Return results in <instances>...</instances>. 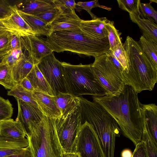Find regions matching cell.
I'll return each mask as SVG.
<instances>
[{
  "label": "cell",
  "instance_id": "cell-11",
  "mask_svg": "<svg viewBox=\"0 0 157 157\" xmlns=\"http://www.w3.org/2000/svg\"><path fill=\"white\" fill-rule=\"evenodd\" d=\"M21 40L22 49L27 52L28 56L35 65L42 58L53 52L46 39L29 35L21 36Z\"/></svg>",
  "mask_w": 157,
  "mask_h": 157
},
{
  "label": "cell",
  "instance_id": "cell-6",
  "mask_svg": "<svg viewBox=\"0 0 157 157\" xmlns=\"http://www.w3.org/2000/svg\"><path fill=\"white\" fill-rule=\"evenodd\" d=\"M27 138L34 157H62L64 153L58 139L53 119L44 116Z\"/></svg>",
  "mask_w": 157,
  "mask_h": 157
},
{
  "label": "cell",
  "instance_id": "cell-41",
  "mask_svg": "<svg viewBox=\"0 0 157 157\" xmlns=\"http://www.w3.org/2000/svg\"><path fill=\"white\" fill-rule=\"evenodd\" d=\"M21 36L18 34L13 32L10 34V48L11 50L21 48Z\"/></svg>",
  "mask_w": 157,
  "mask_h": 157
},
{
  "label": "cell",
  "instance_id": "cell-38",
  "mask_svg": "<svg viewBox=\"0 0 157 157\" xmlns=\"http://www.w3.org/2000/svg\"><path fill=\"white\" fill-rule=\"evenodd\" d=\"M13 112L12 105L9 100L0 97V122L11 118Z\"/></svg>",
  "mask_w": 157,
  "mask_h": 157
},
{
  "label": "cell",
  "instance_id": "cell-2",
  "mask_svg": "<svg viewBox=\"0 0 157 157\" xmlns=\"http://www.w3.org/2000/svg\"><path fill=\"white\" fill-rule=\"evenodd\" d=\"M128 61L127 73H122L124 83L138 94L153 90L157 82V69L143 52L138 42L128 36L123 44Z\"/></svg>",
  "mask_w": 157,
  "mask_h": 157
},
{
  "label": "cell",
  "instance_id": "cell-23",
  "mask_svg": "<svg viewBox=\"0 0 157 157\" xmlns=\"http://www.w3.org/2000/svg\"><path fill=\"white\" fill-rule=\"evenodd\" d=\"M35 65L25 54L11 68L13 78L17 84L26 77Z\"/></svg>",
  "mask_w": 157,
  "mask_h": 157
},
{
  "label": "cell",
  "instance_id": "cell-26",
  "mask_svg": "<svg viewBox=\"0 0 157 157\" xmlns=\"http://www.w3.org/2000/svg\"><path fill=\"white\" fill-rule=\"evenodd\" d=\"M7 95L13 96L16 98L38 108V105L33 97L32 92L25 90L19 84L8 91Z\"/></svg>",
  "mask_w": 157,
  "mask_h": 157
},
{
  "label": "cell",
  "instance_id": "cell-34",
  "mask_svg": "<svg viewBox=\"0 0 157 157\" xmlns=\"http://www.w3.org/2000/svg\"><path fill=\"white\" fill-rule=\"evenodd\" d=\"M120 8L128 12L129 14L140 15V0H117Z\"/></svg>",
  "mask_w": 157,
  "mask_h": 157
},
{
  "label": "cell",
  "instance_id": "cell-9",
  "mask_svg": "<svg viewBox=\"0 0 157 157\" xmlns=\"http://www.w3.org/2000/svg\"><path fill=\"white\" fill-rule=\"evenodd\" d=\"M75 153L80 157H105L98 136L92 125L82 124L77 138Z\"/></svg>",
  "mask_w": 157,
  "mask_h": 157
},
{
  "label": "cell",
  "instance_id": "cell-33",
  "mask_svg": "<svg viewBox=\"0 0 157 157\" xmlns=\"http://www.w3.org/2000/svg\"><path fill=\"white\" fill-rule=\"evenodd\" d=\"M63 12V11L61 9L56 6V7L50 10L32 15L39 18L49 25Z\"/></svg>",
  "mask_w": 157,
  "mask_h": 157
},
{
  "label": "cell",
  "instance_id": "cell-29",
  "mask_svg": "<svg viewBox=\"0 0 157 157\" xmlns=\"http://www.w3.org/2000/svg\"><path fill=\"white\" fill-rule=\"evenodd\" d=\"M142 140L145 144L148 157H157V143L152 139L144 124Z\"/></svg>",
  "mask_w": 157,
  "mask_h": 157
},
{
  "label": "cell",
  "instance_id": "cell-7",
  "mask_svg": "<svg viewBox=\"0 0 157 157\" xmlns=\"http://www.w3.org/2000/svg\"><path fill=\"white\" fill-rule=\"evenodd\" d=\"M53 119L58 139L64 153H75L76 142L82 125L80 104Z\"/></svg>",
  "mask_w": 157,
  "mask_h": 157
},
{
  "label": "cell",
  "instance_id": "cell-8",
  "mask_svg": "<svg viewBox=\"0 0 157 157\" xmlns=\"http://www.w3.org/2000/svg\"><path fill=\"white\" fill-rule=\"evenodd\" d=\"M91 68L96 80L106 94L115 95L121 92L125 85L122 72L109 59L106 53L94 58Z\"/></svg>",
  "mask_w": 157,
  "mask_h": 157
},
{
  "label": "cell",
  "instance_id": "cell-24",
  "mask_svg": "<svg viewBox=\"0 0 157 157\" xmlns=\"http://www.w3.org/2000/svg\"><path fill=\"white\" fill-rule=\"evenodd\" d=\"M53 97L62 115L80 104L79 97H75L67 93L60 92Z\"/></svg>",
  "mask_w": 157,
  "mask_h": 157
},
{
  "label": "cell",
  "instance_id": "cell-31",
  "mask_svg": "<svg viewBox=\"0 0 157 157\" xmlns=\"http://www.w3.org/2000/svg\"><path fill=\"white\" fill-rule=\"evenodd\" d=\"M112 51L114 56L119 61L123 69L122 74L127 73L128 69V61L122 42L115 46Z\"/></svg>",
  "mask_w": 157,
  "mask_h": 157
},
{
  "label": "cell",
  "instance_id": "cell-37",
  "mask_svg": "<svg viewBox=\"0 0 157 157\" xmlns=\"http://www.w3.org/2000/svg\"><path fill=\"white\" fill-rule=\"evenodd\" d=\"M140 15L142 18L148 19L157 22V11L151 6V3L141 2L139 7Z\"/></svg>",
  "mask_w": 157,
  "mask_h": 157
},
{
  "label": "cell",
  "instance_id": "cell-46",
  "mask_svg": "<svg viewBox=\"0 0 157 157\" xmlns=\"http://www.w3.org/2000/svg\"><path fill=\"white\" fill-rule=\"evenodd\" d=\"M19 84L27 91L32 92L35 90L30 82L26 77L23 79Z\"/></svg>",
  "mask_w": 157,
  "mask_h": 157
},
{
  "label": "cell",
  "instance_id": "cell-28",
  "mask_svg": "<svg viewBox=\"0 0 157 157\" xmlns=\"http://www.w3.org/2000/svg\"><path fill=\"white\" fill-rule=\"evenodd\" d=\"M29 145L27 137L16 139L0 136V148L21 149L26 147Z\"/></svg>",
  "mask_w": 157,
  "mask_h": 157
},
{
  "label": "cell",
  "instance_id": "cell-20",
  "mask_svg": "<svg viewBox=\"0 0 157 157\" xmlns=\"http://www.w3.org/2000/svg\"><path fill=\"white\" fill-rule=\"evenodd\" d=\"M21 8L19 10L26 13L33 14L44 12L56 7L54 0H25L21 1Z\"/></svg>",
  "mask_w": 157,
  "mask_h": 157
},
{
  "label": "cell",
  "instance_id": "cell-13",
  "mask_svg": "<svg viewBox=\"0 0 157 157\" xmlns=\"http://www.w3.org/2000/svg\"><path fill=\"white\" fill-rule=\"evenodd\" d=\"M82 20L75 13H62L48 25L52 32L67 30L79 33H84L80 28Z\"/></svg>",
  "mask_w": 157,
  "mask_h": 157
},
{
  "label": "cell",
  "instance_id": "cell-32",
  "mask_svg": "<svg viewBox=\"0 0 157 157\" xmlns=\"http://www.w3.org/2000/svg\"><path fill=\"white\" fill-rule=\"evenodd\" d=\"M76 5L77 6L75 9L77 11L79 12L82 10H86L90 15L92 19H94L97 17L95 14L92 12L91 10L93 8L98 7L108 11H110L111 10V8H110L100 5L98 0L86 2H79L76 3Z\"/></svg>",
  "mask_w": 157,
  "mask_h": 157
},
{
  "label": "cell",
  "instance_id": "cell-44",
  "mask_svg": "<svg viewBox=\"0 0 157 157\" xmlns=\"http://www.w3.org/2000/svg\"><path fill=\"white\" fill-rule=\"evenodd\" d=\"M24 148L21 149L0 148V157H5L18 153L22 151Z\"/></svg>",
  "mask_w": 157,
  "mask_h": 157
},
{
  "label": "cell",
  "instance_id": "cell-36",
  "mask_svg": "<svg viewBox=\"0 0 157 157\" xmlns=\"http://www.w3.org/2000/svg\"><path fill=\"white\" fill-rule=\"evenodd\" d=\"M11 32L7 30H0V62L10 51V39Z\"/></svg>",
  "mask_w": 157,
  "mask_h": 157
},
{
  "label": "cell",
  "instance_id": "cell-12",
  "mask_svg": "<svg viewBox=\"0 0 157 157\" xmlns=\"http://www.w3.org/2000/svg\"><path fill=\"white\" fill-rule=\"evenodd\" d=\"M16 99L18 107L16 121L21 123L27 136L30 134L33 128L42 121L44 115L38 108Z\"/></svg>",
  "mask_w": 157,
  "mask_h": 157
},
{
  "label": "cell",
  "instance_id": "cell-49",
  "mask_svg": "<svg viewBox=\"0 0 157 157\" xmlns=\"http://www.w3.org/2000/svg\"><path fill=\"white\" fill-rule=\"evenodd\" d=\"M10 30L6 27L1 22H0V30Z\"/></svg>",
  "mask_w": 157,
  "mask_h": 157
},
{
  "label": "cell",
  "instance_id": "cell-4",
  "mask_svg": "<svg viewBox=\"0 0 157 157\" xmlns=\"http://www.w3.org/2000/svg\"><path fill=\"white\" fill-rule=\"evenodd\" d=\"M46 40L53 52H57L68 51L95 58L106 53L110 49L108 39H95L84 33L54 31Z\"/></svg>",
  "mask_w": 157,
  "mask_h": 157
},
{
  "label": "cell",
  "instance_id": "cell-35",
  "mask_svg": "<svg viewBox=\"0 0 157 157\" xmlns=\"http://www.w3.org/2000/svg\"><path fill=\"white\" fill-rule=\"evenodd\" d=\"M25 54L21 48L11 50L3 57L0 62L6 64L11 69Z\"/></svg>",
  "mask_w": 157,
  "mask_h": 157
},
{
  "label": "cell",
  "instance_id": "cell-1",
  "mask_svg": "<svg viewBox=\"0 0 157 157\" xmlns=\"http://www.w3.org/2000/svg\"><path fill=\"white\" fill-rule=\"evenodd\" d=\"M93 101L105 109L114 118L123 135L136 145L142 141L144 126L138 93L124 85L115 95L93 96Z\"/></svg>",
  "mask_w": 157,
  "mask_h": 157
},
{
  "label": "cell",
  "instance_id": "cell-40",
  "mask_svg": "<svg viewBox=\"0 0 157 157\" xmlns=\"http://www.w3.org/2000/svg\"><path fill=\"white\" fill-rule=\"evenodd\" d=\"M16 6L13 5L9 1L0 0V19L4 18L9 16Z\"/></svg>",
  "mask_w": 157,
  "mask_h": 157
},
{
  "label": "cell",
  "instance_id": "cell-17",
  "mask_svg": "<svg viewBox=\"0 0 157 157\" xmlns=\"http://www.w3.org/2000/svg\"><path fill=\"white\" fill-rule=\"evenodd\" d=\"M144 124L151 138L157 143V106L155 104H140Z\"/></svg>",
  "mask_w": 157,
  "mask_h": 157
},
{
  "label": "cell",
  "instance_id": "cell-25",
  "mask_svg": "<svg viewBox=\"0 0 157 157\" xmlns=\"http://www.w3.org/2000/svg\"><path fill=\"white\" fill-rule=\"evenodd\" d=\"M144 52L157 69V44L141 36L138 41Z\"/></svg>",
  "mask_w": 157,
  "mask_h": 157
},
{
  "label": "cell",
  "instance_id": "cell-39",
  "mask_svg": "<svg viewBox=\"0 0 157 157\" xmlns=\"http://www.w3.org/2000/svg\"><path fill=\"white\" fill-rule=\"evenodd\" d=\"M57 6L59 7L63 13H75L76 3L74 0H54Z\"/></svg>",
  "mask_w": 157,
  "mask_h": 157
},
{
  "label": "cell",
  "instance_id": "cell-5",
  "mask_svg": "<svg viewBox=\"0 0 157 157\" xmlns=\"http://www.w3.org/2000/svg\"><path fill=\"white\" fill-rule=\"evenodd\" d=\"M66 93L76 97L82 95L96 96L106 94L95 79L91 64L74 65L61 62Z\"/></svg>",
  "mask_w": 157,
  "mask_h": 157
},
{
  "label": "cell",
  "instance_id": "cell-22",
  "mask_svg": "<svg viewBox=\"0 0 157 157\" xmlns=\"http://www.w3.org/2000/svg\"><path fill=\"white\" fill-rule=\"evenodd\" d=\"M20 15L29 25L35 34L38 36L41 35L49 36L52 32L47 24L33 15L21 11L18 8Z\"/></svg>",
  "mask_w": 157,
  "mask_h": 157
},
{
  "label": "cell",
  "instance_id": "cell-21",
  "mask_svg": "<svg viewBox=\"0 0 157 157\" xmlns=\"http://www.w3.org/2000/svg\"><path fill=\"white\" fill-rule=\"evenodd\" d=\"M35 90L54 96L52 90L36 65H34L26 77Z\"/></svg>",
  "mask_w": 157,
  "mask_h": 157
},
{
  "label": "cell",
  "instance_id": "cell-16",
  "mask_svg": "<svg viewBox=\"0 0 157 157\" xmlns=\"http://www.w3.org/2000/svg\"><path fill=\"white\" fill-rule=\"evenodd\" d=\"M32 95L39 109L45 116L50 118L56 119L62 115L53 96L35 90L32 92Z\"/></svg>",
  "mask_w": 157,
  "mask_h": 157
},
{
  "label": "cell",
  "instance_id": "cell-27",
  "mask_svg": "<svg viewBox=\"0 0 157 157\" xmlns=\"http://www.w3.org/2000/svg\"><path fill=\"white\" fill-rule=\"evenodd\" d=\"M0 84L10 90L17 85L13 78L11 68L2 62H0Z\"/></svg>",
  "mask_w": 157,
  "mask_h": 157
},
{
  "label": "cell",
  "instance_id": "cell-45",
  "mask_svg": "<svg viewBox=\"0 0 157 157\" xmlns=\"http://www.w3.org/2000/svg\"><path fill=\"white\" fill-rule=\"evenodd\" d=\"M106 53L113 64L122 72L123 69L119 61L114 56L112 51L109 49Z\"/></svg>",
  "mask_w": 157,
  "mask_h": 157
},
{
  "label": "cell",
  "instance_id": "cell-43",
  "mask_svg": "<svg viewBox=\"0 0 157 157\" xmlns=\"http://www.w3.org/2000/svg\"><path fill=\"white\" fill-rule=\"evenodd\" d=\"M5 157H34L30 146L25 148L21 151Z\"/></svg>",
  "mask_w": 157,
  "mask_h": 157
},
{
  "label": "cell",
  "instance_id": "cell-15",
  "mask_svg": "<svg viewBox=\"0 0 157 157\" xmlns=\"http://www.w3.org/2000/svg\"><path fill=\"white\" fill-rule=\"evenodd\" d=\"M0 22L9 30L21 36L35 35L31 29L19 13L17 5L11 14L5 18L0 19Z\"/></svg>",
  "mask_w": 157,
  "mask_h": 157
},
{
  "label": "cell",
  "instance_id": "cell-18",
  "mask_svg": "<svg viewBox=\"0 0 157 157\" xmlns=\"http://www.w3.org/2000/svg\"><path fill=\"white\" fill-rule=\"evenodd\" d=\"M0 136L16 139L27 137L21 123L11 118L0 122Z\"/></svg>",
  "mask_w": 157,
  "mask_h": 157
},
{
  "label": "cell",
  "instance_id": "cell-19",
  "mask_svg": "<svg viewBox=\"0 0 157 157\" xmlns=\"http://www.w3.org/2000/svg\"><path fill=\"white\" fill-rule=\"evenodd\" d=\"M132 21L136 24L146 38L157 44V25L154 21L142 18L140 15L129 14Z\"/></svg>",
  "mask_w": 157,
  "mask_h": 157
},
{
  "label": "cell",
  "instance_id": "cell-3",
  "mask_svg": "<svg viewBox=\"0 0 157 157\" xmlns=\"http://www.w3.org/2000/svg\"><path fill=\"white\" fill-rule=\"evenodd\" d=\"M81 123L86 121L93 126L102 148L105 157H114L117 137L121 131L112 116L98 103L79 97Z\"/></svg>",
  "mask_w": 157,
  "mask_h": 157
},
{
  "label": "cell",
  "instance_id": "cell-10",
  "mask_svg": "<svg viewBox=\"0 0 157 157\" xmlns=\"http://www.w3.org/2000/svg\"><path fill=\"white\" fill-rule=\"evenodd\" d=\"M37 65L50 86L54 96L60 92L66 93L61 62L56 59L53 52L42 58Z\"/></svg>",
  "mask_w": 157,
  "mask_h": 157
},
{
  "label": "cell",
  "instance_id": "cell-14",
  "mask_svg": "<svg viewBox=\"0 0 157 157\" xmlns=\"http://www.w3.org/2000/svg\"><path fill=\"white\" fill-rule=\"evenodd\" d=\"M106 17H97L91 20H82L80 28L86 35L94 39L105 40L108 38L106 24L108 21Z\"/></svg>",
  "mask_w": 157,
  "mask_h": 157
},
{
  "label": "cell",
  "instance_id": "cell-47",
  "mask_svg": "<svg viewBox=\"0 0 157 157\" xmlns=\"http://www.w3.org/2000/svg\"><path fill=\"white\" fill-rule=\"evenodd\" d=\"M132 153L131 150L128 149L123 150L121 154V157H132Z\"/></svg>",
  "mask_w": 157,
  "mask_h": 157
},
{
  "label": "cell",
  "instance_id": "cell-42",
  "mask_svg": "<svg viewBox=\"0 0 157 157\" xmlns=\"http://www.w3.org/2000/svg\"><path fill=\"white\" fill-rule=\"evenodd\" d=\"M132 157H148L145 146L142 140L136 144Z\"/></svg>",
  "mask_w": 157,
  "mask_h": 157
},
{
  "label": "cell",
  "instance_id": "cell-48",
  "mask_svg": "<svg viewBox=\"0 0 157 157\" xmlns=\"http://www.w3.org/2000/svg\"><path fill=\"white\" fill-rule=\"evenodd\" d=\"M62 157H80V156L76 153H63Z\"/></svg>",
  "mask_w": 157,
  "mask_h": 157
},
{
  "label": "cell",
  "instance_id": "cell-30",
  "mask_svg": "<svg viewBox=\"0 0 157 157\" xmlns=\"http://www.w3.org/2000/svg\"><path fill=\"white\" fill-rule=\"evenodd\" d=\"M106 27L108 31L109 49L112 51L115 46L121 42L120 34L115 27L113 21L108 20L106 24Z\"/></svg>",
  "mask_w": 157,
  "mask_h": 157
}]
</instances>
